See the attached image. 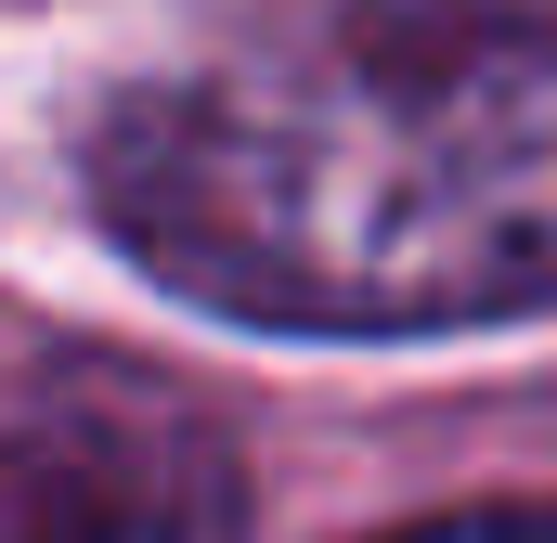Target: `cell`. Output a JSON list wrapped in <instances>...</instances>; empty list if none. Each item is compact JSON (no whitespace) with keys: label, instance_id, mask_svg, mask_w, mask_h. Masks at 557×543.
Returning a JSON list of instances; mask_svg holds the SVG:
<instances>
[{"label":"cell","instance_id":"cell-3","mask_svg":"<svg viewBox=\"0 0 557 543\" xmlns=\"http://www.w3.org/2000/svg\"><path fill=\"white\" fill-rule=\"evenodd\" d=\"M389 543H557V505H467V518H416Z\"/></svg>","mask_w":557,"mask_h":543},{"label":"cell","instance_id":"cell-1","mask_svg":"<svg viewBox=\"0 0 557 543\" xmlns=\"http://www.w3.org/2000/svg\"><path fill=\"white\" fill-rule=\"evenodd\" d=\"M91 220L260 337H480L557 311V13L337 0L91 130Z\"/></svg>","mask_w":557,"mask_h":543},{"label":"cell","instance_id":"cell-2","mask_svg":"<svg viewBox=\"0 0 557 543\" xmlns=\"http://www.w3.org/2000/svg\"><path fill=\"white\" fill-rule=\"evenodd\" d=\"M0 543H247V466L169 376L52 363L0 389Z\"/></svg>","mask_w":557,"mask_h":543}]
</instances>
